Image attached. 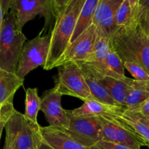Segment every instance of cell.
Returning a JSON list of instances; mask_svg holds the SVG:
<instances>
[{
  "instance_id": "cell-36",
  "label": "cell",
  "mask_w": 149,
  "mask_h": 149,
  "mask_svg": "<svg viewBox=\"0 0 149 149\" xmlns=\"http://www.w3.org/2000/svg\"><path fill=\"white\" fill-rule=\"evenodd\" d=\"M145 31L146 32L147 35H148V38H149V23H148V26H147V29H146V30Z\"/></svg>"
},
{
  "instance_id": "cell-8",
  "label": "cell",
  "mask_w": 149,
  "mask_h": 149,
  "mask_svg": "<svg viewBox=\"0 0 149 149\" xmlns=\"http://www.w3.org/2000/svg\"><path fill=\"white\" fill-rule=\"evenodd\" d=\"M100 116L103 131L102 141L122 144L132 148H141L147 143L127 125L113 114Z\"/></svg>"
},
{
  "instance_id": "cell-13",
  "label": "cell",
  "mask_w": 149,
  "mask_h": 149,
  "mask_svg": "<svg viewBox=\"0 0 149 149\" xmlns=\"http://www.w3.org/2000/svg\"><path fill=\"white\" fill-rule=\"evenodd\" d=\"M110 38L105 32L97 28V36L91 55L84 62L77 63L87 64L100 75L107 76L106 60L110 49Z\"/></svg>"
},
{
  "instance_id": "cell-37",
  "label": "cell",
  "mask_w": 149,
  "mask_h": 149,
  "mask_svg": "<svg viewBox=\"0 0 149 149\" xmlns=\"http://www.w3.org/2000/svg\"><path fill=\"white\" fill-rule=\"evenodd\" d=\"M4 105H1V104H0V113H1V111H2V109H3V106H4Z\"/></svg>"
},
{
  "instance_id": "cell-25",
  "label": "cell",
  "mask_w": 149,
  "mask_h": 149,
  "mask_svg": "<svg viewBox=\"0 0 149 149\" xmlns=\"http://www.w3.org/2000/svg\"><path fill=\"white\" fill-rule=\"evenodd\" d=\"M125 69L138 81H149V74L141 65L133 61H123Z\"/></svg>"
},
{
  "instance_id": "cell-29",
  "label": "cell",
  "mask_w": 149,
  "mask_h": 149,
  "mask_svg": "<svg viewBox=\"0 0 149 149\" xmlns=\"http://www.w3.org/2000/svg\"><path fill=\"white\" fill-rule=\"evenodd\" d=\"M71 0H50L53 16L55 17L57 14L64 8Z\"/></svg>"
},
{
  "instance_id": "cell-34",
  "label": "cell",
  "mask_w": 149,
  "mask_h": 149,
  "mask_svg": "<svg viewBox=\"0 0 149 149\" xmlns=\"http://www.w3.org/2000/svg\"><path fill=\"white\" fill-rule=\"evenodd\" d=\"M37 149H54V148H52L50 146L48 145L47 143H46L42 139V141H41L40 143H39Z\"/></svg>"
},
{
  "instance_id": "cell-19",
  "label": "cell",
  "mask_w": 149,
  "mask_h": 149,
  "mask_svg": "<svg viewBox=\"0 0 149 149\" xmlns=\"http://www.w3.org/2000/svg\"><path fill=\"white\" fill-rule=\"evenodd\" d=\"M23 81L15 74L8 72L0 67V104L13 103L15 94L23 85Z\"/></svg>"
},
{
  "instance_id": "cell-14",
  "label": "cell",
  "mask_w": 149,
  "mask_h": 149,
  "mask_svg": "<svg viewBox=\"0 0 149 149\" xmlns=\"http://www.w3.org/2000/svg\"><path fill=\"white\" fill-rule=\"evenodd\" d=\"M39 133L42 139L54 149H93L77 142L60 128L40 126Z\"/></svg>"
},
{
  "instance_id": "cell-32",
  "label": "cell",
  "mask_w": 149,
  "mask_h": 149,
  "mask_svg": "<svg viewBox=\"0 0 149 149\" xmlns=\"http://www.w3.org/2000/svg\"><path fill=\"white\" fill-rule=\"evenodd\" d=\"M12 1H13V0H0L1 7H2L3 13H4V16L10 12Z\"/></svg>"
},
{
  "instance_id": "cell-12",
  "label": "cell",
  "mask_w": 149,
  "mask_h": 149,
  "mask_svg": "<svg viewBox=\"0 0 149 149\" xmlns=\"http://www.w3.org/2000/svg\"><path fill=\"white\" fill-rule=\"evenodd\" d=\"M123 0H100L95 13L93 24L109 36H111L119 29L114 23L116 10Z\"/></svg>"
},
{
  "instance_id": "cell-1",
  "label": "cell",
  "mask_w": 149,
  "mask_h": 149,
  "mask_svg": "<svg viewBox=\"0 0 149 149\" xmlns=\"http://www.w3.org/2000/svg\"><path fill=\"white\" fill-rule=\"evenodd\" d=\"M86 0H71L55 15V21L50 32V47L47 60L43 66L47 71L56 65L71 43L80 12Z\"/></svg>"
},
{
  "instance_id": "cell-30",
  "label": "cell",
  "mask_w": 149,
  "mask_h": 149,
  "mask_svg": "<svg viewBox=\"0 0 149 149\" xmlns=\"http://www.w3.org/2000/svg\"><path fill=\"white\" fill-rule=\"evenodd\" d=\"M130 111H133L137 112V113H140L142 116L149 119V97L146 100H145L143 103L139 105L138 107H136L135 109Z\"/></svg>"
},
{
  "instance_id": "cell-16",
  "label": "cell",
  "mask_w": 149,
  "mask_h": 149,
  "mask_svg": "<svg viewBox=\"0 0 149 149\" xmlns=\"http://www.w3.org/2000/svg\"><path fill=\"white\" fill-rule=\"evenodd\" d=\"M80 65L82 72L85 77L86 82L88 85L89 90L92 97L95 100L110 105L118 106L111 96L109 95L105 87L100 84L97 79V73L90 65L84 63H77Z\"/></svg>"
},
{
  "instance_id": "cell-15",
  "label": "cell",
  "mask_w": 149,
  "mask_h": 149,
  "mask_svg": "<svg viewBox=\"0 0 149 149\" xmlns=\"http://www.w3.org/2000/svg\"><path fill=\"white\" fill-rule=\"evenodd\" d=\"M97 76L100 84L107 90L115 103L118 106L125 108V100L130 90L134 79L127 77L125 79H119L107 76H102L98 73H97Z\"/></svg>"
},
{
  "instance_id": "cell-5",
  "label": "cell",
  "mask_w": 149,
  "mask_h": 149,
  "mask_svg": "<svg viewBox=\"0 0 149 149\" xmlns=\"http://www.w3.org/2000/svg\"><path fill=\"white\" fill-rule=\"evenodd\" d=\"M39 127L40 125H33L15 110L4 127L6 138L13 141L16 149H37L42 141Z\"/></svg>"
},
{
  "instance_id": "cell-24",
  "label": "cell",
  "mask_w": 149,
  "mask_h": 149,
  "mask_svg": "<svg viewBox=\"0 0 149 149\" xmlns=\"http://www.w3.org/2000/svg\"><path fill=\"white\" fill-rule=\"evenodd\" d=\"M133 21L132 9L129 0H123L115 13V25L119 29L120 28L129 26Z\"/></svg>"
},
{
  "instance_id": "cell-33",
  "label": "cell",
  "mask_w": 149,
  "mask_h": 149,
  "mask_svg": "<svg viewBox=\"0 0 149 149\" xmlns=\"http://www.w3.org/2000/svg\"><path fill=\"white\" fill-rule=\"evenodd\" d=\"M3 149H16L15 147L14 143L12 140L9 139V138H5V143H4V146Z\"/></svg>"
},
{
  "instance_id": "cell-9",
  "label": "cell",
  "mask_w": 149,
  "mask_h": 149,
  "mask_svg": "<svg viewBox=\"0 0 149 149\" xmlns=\"http://www.w3.org/2000/svg\"><path fill=\"white\" fill-rule=\"evenodd\" d=\"M10 11L15 14L16 25L20 31L28 22L37 15L45 18L43 29L46 31L53 16L50 0H13Z\"/></svg>"
},
{
  "instance_id": "cell-22",
  "label": "cell",
  "mask_w": 149,
  "mask_h": 149,
  "mask_svg": "<svg viewBox=\"0 0 149 149\" xmlns=\"http://www.w3.org/2000/svg\"><path fill=\"white\" fill-rule=\"evenodd\" d=\"M40 109L41 97L38 94V89L36 87L26 89L24 116L28 121L35 126H39L37 116Z\"/></svg>"
},
{
  "instance_id": "cell-18",
  "label": "cell",
  "mask_w": 149,
  "mask_h": 149,
  "mask_svg": "<svg viewBox=\"0 0 149 149\" xmlns=\"http://www.w3.org/2000/svg\"><path fill=\"white\" fill-rule=\"evenodd\" d=\"M123 109L122 106L108 104L91 98L84 101L80 107L71 111V112L74 116H99L104 114H116Z\"/></svg>"
},
{
  "instance_id": "cell-31",
  "label": "cell",
  "mask_w": 149,
  "mask_h": 149,
  "mask_svg": "<svg viewBox=\"0 0 149 149\" xmlns=\"http://www.w3.org/2000/svg\"><path fill=\"white\" fill-rule=\"evenodd\" d=\"M130 4L131 9H132V16H133V20L136 21L137 15H138V7H139L140 0H129Z\"/></svg>"
},
{
  "instance_id": "cell-2",
  "label": "cell",
  "mask_w": 149,
  "mask_h": 149,
  "mask_svg": "<svg viewBox=\"0 0 149 149\" xmlns=\"http://www.w3.org/2000/svg\"><path fill=\"white\" fill-rule=\"evenodd\" d=\"M110 41L122 61L137 63L149 74V38L139 23L120 28Z\"/></svg>"
},
{
  "instance_id": "cell-6",
  "label": "cell",
  "mask_w": 149,
  "mask_h": 149,
  "mask_svg": "<svg viewBox=\"0 0 149 149\" xmlns=\"http://www.w3.org/2000/svg\"><path fill=\"white\" fill-rule=\"evenodd\" d=\"M58 68L55 87L59 93L84 102L93 98L79 65L77 63H68Z\"/></svg>"
},
{
  "instance_id": "cell-38",
  "label": "cell",
  "mask_w": 149,
  "mask_h": 149,
  "mask_svg": "<svg viewBox=\"0 0 149 149\" xmlns=\"http://www.w3.org/2000/svg\"><path fill=\"white\" fill-rule=\"evenodd\" d=\"M146 146L148 147V149H149V143H146Z\"/></svg>"
},
{
  "instance_id": "cell-35",
  "label": "cell",
  "mask_w": 149,
  "mask_h": 149,
  "mask_svg": "<svg viewBox=\"0 0 149 149\" xmlns=\"http://www.w3.org/2000/svg\"><path fill=\"white\" fill-rule=\"evenodd\" d=\"M4 18V13H3L2 7H1V2H0V31H1V26H2Z\"/></svg>"
},
{
  "instance_id": "cell-3",
  "label": "cell",
  "mask_w": 149,
  "mask_h": 149,
  "mask_svg": "<svg viewBox=\"0 0 149 149\" xmlns=\"http://www.w3.org/2000/svg\"><path fill=\"white\" fill-rule=\"evenodd\" d=\"M26 37L16 25V18L10 11L3 20L0 31V67L16 74Z\"/></svg>"
},
{
  "instance_id": "cell-26",
  "label": "cell",
  "mask_w": 149,
  "mask_h": 149,
  "mask_svg": "<svg viewBox=\"0 0 149 149\" xmlns=\"http://www.w3.org/2000/svg\"><path fill=\"white\" fill-rule=\"evenodd\" d=\"M136 21L146 30L149 23V0H140Z\"/></svg>"
},
{
  "instance_id": "cell-17",
  "label": "cell",
  "mask_w": 149,
  "mask_h": 149,
  "mask_svg": "<svg viewBox=\"0 0 149 149\" xmlns=\"http://www.w3.org/2000/svg\"><path fill=\"white\" fill-rule=\"evenodd\" d=\"M113 115L127 125L146 142L149 143V119L125 108Z\"/></svg>"
},
{
  "instance_id": "cell-28",
  "label": "cell",
  "mask_w": 149,
  "mask_h": 149,
  "mask_svg": "<svg viewBox=\"0 0 149 149\" xmlns=\"http://www.w3.org/2000/svg\"><path fill=\"white\" fill-rule=\"evenodd\" d=\"M93 149H141V148H132L127 146L119 143L108 142L105 141H99L93 147Z\"/></svg>"
},
{
  "instance_id": "cell-7",
  "label": "cell",
  "mask_w": 149,
  "mask_h": 149,
  "mask_svg": "<svg viewBox=\"0 0 149 149\" xmlns=\"http://www.w3.org/2000/svg\"><path fill=\"white\" fill-rule=\"evenodd\" d=\"M69 126L65 131L70 137L87 147H93L103 140L100 116H74L68 111Z\"/></svg>"
},
{
  "instance_id": "cell-11",
  "label": "cell",
  "mask_w": 149,
  "mask_h": 149,
  "mask_svg": "<svg viewBox=\"0 0 149 149\" xmlns=\"http://www.w3.org/2000/svg\"><path fill=\"white\" fill-rule=\"evenodd\" d=\"M63 95L55 87L47 90L41 97L40 111L43 112L49 126L65 130L69 126L68 110L61 105Z\"/></svg>"
},
{
  "instance_id": "cell-4",
  "label": "cell",
  "mask_w": 149,
  "mask_h": 149,
  "mask_svg": "<svg viewBox=\"0 0 149 149\" xmlns=\"http://www.w3.org/2000/svg\"><path fill=\"white\" fill-rule=\"evenodd\" d=\"M42 29L33 39L24 45L16 71V75L24 80L26 76L35 68L45 65L50 47V33H45Z\"/></svg>"
},
{
  "instance_id": "cell-23",
  "label": "cell",
  "mask_w": 149,
  "mask_h": 149,
  "mask_svg": "<svg viewBox=\"0 0 149 149\" xmlns=\"http://www.w3.org/2000/svg\"><path fill=\"white\" fill-rule=\"evenodd\" d=\"M106 67H107V77H113L119 79H125L127 78L125 74V66L123 61L119 56L118 53L110 41V49L106 60Z\"/></svg>"
},
{
  "instance_id": "cell-27",
  "label": "cell",
  "mask_w": 149,
  "mask_h": 149,
  "mask_svg": "<svg viewBox=\"0 0 149 149\" xmlns=\"http://www.w3.org/2000/svg\"><path fill=\"white\" fill-rule=\"evenodd\" d=\"M15 111L13 103H7L3 106L2 111L0 113V139H1V133L4 128L5 127V125L7 124V121L10 118L14 111Z\"/></svg>"
},
{
  "instance_id": "cell-10",
  "label": "cell",
  "mask_w": 149,
  "mask_h": 149,
  "mask_svg": "<svg viewBox=\"0 0 149 149\" xmlns=\"http://www.w3.org/2000/svg\"><path fill=\"white\" fill-rule=\"evenodd\" d=\"M96 36L97 27L93 23L70 44L57 63L56 68L68 63H82L87 61L93 52Z\"/></svg>"
},
{
  "instance_id": "cell-20",
  "label": "cell",
  "mask_w": 149,
  "mask_h": 149,
  "mask_svg": "<svg viewBox=\"0 0 149 149\" xmlns=\"http://www.w3.org/2000/svg\"><path fill=\"white\" fill-rule=\"evenodd\" d=\"M100 0H86L80 12L77 26L71 39V43L76 40L93 23L95 13ZM70 43V44H71Z\"/></svg>"
},
{
  "instance_id": "cell-21",
  "label": "cell",
  "mask_w": 149,
  "mask_h": 149,
  "mask_svg": "<svg viewBox=\"0 0 149 149\" xmlns=\"http://www.w3.org/2000/svg\"><path fill=\"white\" fill-rule=\"evenodd\" d=\"M149 97V81L134 79L125 100V108L132 110Z\"/></svg>"
}]
</instances>
